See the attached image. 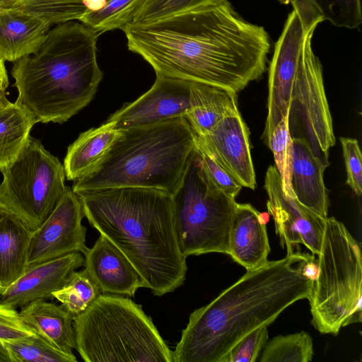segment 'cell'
I'll return each mask as SVG.
<instances>
[{"label":"cell","mask_w":362,"mask_h":362,"mask_svg":"<svg viewBox=\"0 0 362 362\" xmlns=\"http://www.w3.org/2000/svg\"><path fill=\"white\" fill-rule=\"evenodd\" d=\"M129 51L156 74L235 93L266 70L270 40L262 26L242 18L219 0L123 30Z\"/></svg>","instance_id":"1"},{"label":"cell","mask_w":362,"mask_h":362,"mask_svg":"<svg viewBox=\"0 0 362 362\" xmlns=\"http://www.w3.org/2000/svg\"><path fill=\"white\" fill-rule=\"evenodd\" d=\"M317 274L314 255L294 252L247 272L192 312L173 362H221L243 337L268 326L288 306L308 299Z\"/></svg>","instance_id":"2"},{"label":"cell","mask_w":362,"mask_h":362,"mask_svg":"<svg viewBox=\"0 0 362 362\" xmlns=\"http://www.w3.org/2000/svg\"><path fill=\"white\" fill-rule=\"evenodd\" d=\"M84 216L129 260L156 296L173 292L185 280L172 195L148 187H119L74 192Z\"/></svg>","instance_id":"3"},{"label":"cell","mask_w":362,"mask_h":362,"mask_svg":"<svg viewBox=\"0 0 362 362\" xmlns=\"http://www.w3.org/2000/svg\"><path fill=\"white\" fill-rule=\"evenodd\" d=\"M269 66L268 113L263 139L267 144L276 124L288 116L292 139H302L329 165L335 144L325 94L322 67L312 49V37L323 18L308 0L292 4Z\"/></svg>","instance_id":"4"},{"label":"cell","mask_w":362,"mask_h":362,"mask_svg":"<svg viewBox=\"0 0 362 362\" xmlns=\"http://www.w3.org/2000/svg\"><path fill=\"white\" fill-rule=\"evenodd\" d=\"M98 37L76 21L50 28L35 53L13 62L15 103L42 123L65 122L83 109L103 76L97 62Z\"/></svg>","instance_id":"5"},{"label":"cell","mask_w":362,"mask_h":362,"mask_svg":"<svg viewBox=\"0 0 362 362\" xmlns=\"http://www.w3.org/2000/svg\"><path fill=\"white\" fill-rule=\"evenodd\" d=\"M98 164L74 181L72 190L119 187L162 189L180 185L195 151V134L185 117L119 130Z\"/></svg>","instance_id":"6"},{"label":"cell","mask_w":362,"mask_h":362,"mask_svg":"<svg viewBox=\"0 0 362 362\" xmlns=\"http://www.w3.org/2000/svg\"><path fill=\"white\" fill-rule=\"evenodd\" d=\"M76 349L86 362H173V351L141 307L102 293L74 317Z\"/></svg>","instance_id":"7"},{"label":"cell","mask_w":362,"mask_h":362,"mask_svg":"<svg viewBox=\"0 0 362 362\" xmlns=\"http://www.w3.org/2000/svg\"><path fill=\"white\" fill-rule=\"evenodd\" d=\"M317 257L308 299L311 323L320 333L337 335L342 327L361 322L360 246L341 222L327 217Z\"/></svg>","instance_id":"8"},{"label":"cell","mask_w":362,"mask_h":362,"mask_svg":"<svg viewBox=\"0 0 362 362\" xmlns=\"http://www.w3.org/2000/svg\"><path fill=\"white\" fill-rule=\"evenodd\" d=\"M172 200L177 239L186 258L210 252L228 255L229 230L237 202L209 180L196 148Z\"/></svg>","instance_id":"9"},{"label":"cell","mask_w":362,"mask_h":362,"mask_svg":"<svg viewBox=\"0 0 362 362\" xmlns=\"http://www.w3.org/2000/svg\"><path fill=\"white\" fill-rule=\"evenodd\" d=\"M0 171V204L32 231L52 214L67 187L64 165L31 136L19 155Z\"/></svg>","instance_id":"10"},{"label":"cell","mask_w":362,"mask_h":362,"mask_svg":"<svg viewBox=\"0 0 362 362\" xmlns=\"http://www.w3.org/2000/svg\"><path fill=\"white\" fill-rule=\"evenodd\" d=\"M78 197L69 187L57 206L44 223L32 232L28 264H35L71 252L84 255L86 228Z\"/></svg>","instance_id":"11"},{"label":"cell","mask_w":362,"mask_h":362,"mask_svg":"<svg viewBox=\"0 0 362 362\" xmlns=\"http://www.w3.org/2000/svg\"><path fill=\"white\" fill-rule=\"evenodd\" d=\"M264 188L268 195L267 206L273 216L276 232L287 255L295 251L293 247L304 245L313 255L320 251L325 219L302 205L296 197H290L283 192L281 181L275 166L267 169Z\"/></svg>","instance_id":"12"},{"label":"cell","mask_w":362,"mask_h":362,"mask_svg":"<svg viewBox=\"0 0 362 362\" xmlns=\"http://www.w3.org/2000/svg\"><path fill=\"white\" fill-rule=\"evenodd\" d=\"M191 83L156 74V81L148 91L124 104L107 121L117 130H122L185 117L189 107Z\"/></svg>","instance_id":"13"},{"label":"cell","mask_w":362,"mask_h":362,"mask_svg":"<svg viewBox=\"0 0 362 362\" xmlns=\"http://www.w3.org/2000/svg\"><path fill=\"white\" fill-rule=\"evenodd\" d=\"M195 139L238 184L255 189L249 129L238 109L227 114L209 134H195Z\"/></svg>","instance_id":"14"},{"label":"cell","mask_w":362,"mask_h":362,"mask_svg":"<svg viewBox=\"0 0 362 362\" xmlns=\"http://www.w3.org/2000/svg\"><path fill=\"white\" fill-rule=\"evenodd\" d=\"M84 264L78 252L28 265L23 274L0 295V303L21 308L36 300L53 298V293L63 288L71 274Z\"/></svg>","instance_id":"15"},{"label":"cell","mask_w":362,"mask_h":362,"mask_svg":"<svg viewBox=\"0 0 362 362\" xmlns=\"http://www.w3.org/2000/svg\"><path fill=\"white\" fill-rule=\"evenodd\" d=\"M84 255V266L103 293L134 296L144 281L125 256L100 235Z\"/></svg>","instance_id":"16"},{"label":"cell","mask_w":362,"mask_h":362,"mask_svg":"<svg viewBox=\"0 0 362 362\" xmlns=\"http://www.w3.org/2000/svg\"><path fill=\"white\" fill-rule=\"evenodd\" d=\"M229 252L246 270L265 264L270 252L267 228L261 214L250 204H238L229 230Z\"/></svg>","instance_id":"17"},{"label":"cell","mask_w":362,"mask_h":362,"mask_svg":"<svg viewBox=\"0 0 362 362\" xmlns=\"http://www.w3.org/2000/svg\"><path fill=\"white\" fill-rule=\"evenodd\" d=\"M292 144L291 184L295 197L302 205L326 219L329 199L324 172L328 165L315 156L305 140L292 139Z\"/></svg>","instance_id":"18"},{"label":"cell","mask_w":362,"mask_h":362,"mask_svg":"<svg viewBox=\"0 0 362 362\" xmlns=\"http://www.w3.org/2000/svg\"><path fill=\"white\" fill-rule=\"evenodd\" d=\"M51 26L21 9L0 6V57L14 62L35 53Z\"/></svg>","instance_id":"19"},{"label":"cell","mask_w":362,"mask_h":362,"mask_svg":"<svg viewBox=\"0 0 362 362\" xmlns=\"http://www.w3.org/2000/svg\"><path fill=\"white\" fill-rule=\"evenodd\" d=\"M24 324L59 351L76 358L74 316L62 305L36 300L21 308Z\"/></svg>","instance_id":"20"},{"label":"cell","mask_w":362,"mask_h":362,"mask_svg":"<svg viewBox=\"0 0 362 362\" xmlns=\"http://www.w3.org/2000/svg\"><path fill=\"white\" fill-rule=\"evenodd\" d=\"M32 232L17 215L0 204V295L26 269Z\"/></svg>","instance_id":"21"},{"label":"cell","mask_w":362,"mask_h":362,"mask_svg":"<svg viewBox=\"0 0 362 362\" xmlns=\"http://www.w3.org/2000/svg\"><path fill=\"white\" fill-rule=\"evenodd\" d=\"M237 93L199 82L191 83L185 119L198 136L209 134L228 113L238 110Z\"/></svg>","instance_id":"22"},{"label":"cell","mask_w":362,"mask_h":362,"mask_svg":"<svg viewBox=\"0 0 362 362\" xmlns=\"http://www.w3.org/2000/svg\"><path fill=\"white\" fill-rule=\"evenodd\" d=\"M119 132L112 122L106 121L98 127L80 134L68 147L64 160L67 180L74 181L95 168L107 152Z\"/></svg>","instance_id":"23"},{"label":"cell","mask_w":362,"mask_h":362,"mask_svg":"<svg viewBox=\"0 0 362 362\" xmlns=\"http://www.w3.org/2000/svg\"><path fill=\"white\" fill-rule=\"evenodd\" d=\"M37 122L24 107L10 103L0 110V168L21 153Z\"/></svg>","instance_id":"24"},{"label":"cell","mask_w":362,"mask_h":362,"mask_svg":"<svg viewBox=\"0 0 362 362\" xmlns=\"http://www.w3.org/2000/svg\"><path fill=\"white\" fill-rule=\"evenodd\" d=\"M145 0H105L103 6L86 11L78 21L92 28L99 35L116 29L123 30L130 24Z\"/></svg>","instance_id":"25"},{"label":"cell","mask_w":362,"mask_h":362,"mask_svg":"<svg viewBox=\"0 0 362 362\" xmlns=\"http://www.w3.org/2000/svg\"><path fill=\"white\" fill-rule=\"evenodd\" d=\"M84 0H15L6 6L21 9L49 25L78 21L85 13Z\"/></svg>","instance_id":"26"},{"label":"cell","mask_w":362,"mask_h":362,"mask_svg":"<svg viewBox=\"0 0 362 362\" xmlns=\"http://www.w3.org/2000/svg\"><path fill=\"white\" fill-rule=\"evenodd\" d=\"M99 286L87 270L74 272L66 285L53 293V298L74 317L83 313L100 294Z\"/></svg>","instance_id":"27"},{"label":"cell","mask_w":362,"mask_h":362,"mask_svg":"<svg viewBox=\"0 0 362 362\" xmlns=\"http://www.w3.org/2000/svg\"><path fill=\"white\" fill-rule=\"evenodd\" d=\"M313 356L311 337L302 331L280 335L267 344L262 354L261 362H308Z\"/></svg>","instance_id":"28"},{"label":"cell","mask_w":362,"mask_h":362,"mask_svg":"<svg viewBox=\"0 0 362 362\" xmlns=\"http://www.w3.org/2000/svg\"><path fill=\"white\" fill-rule=\"evenodd\" d=\"M13 362H76L52 346L36 334L25 337L3 341Z\"/></svg>","instance_id":"29"},{"label":"cell","mask_w":362,"mask_h":362,"mask_svg":"<svg viewBox=\"0 0 362 362\" xmlns=\"http://www.w3.org/2000/svg\"><path fill=\"white\" fill-rule=\"evenodd\" d=\"M267 144L273 152L275 167L280 175L284 193L288 197H296L291 184L293 144L287 115L276 124Z\"/></svg>","instance_id":"30"},{"label":"cell","mask_w":362,"mask_h":362,"mask_svg":"<svg viewBox=\"0 0 362 362\" xmlns=\"http://www.w3.org/2000/svg\"><path fill=\"white\" fill-rule=\"evenodd\" d=\"M324 21L337 27L354 29L362 23L361 0H308Z\"/></svg>","instance_id":"31"},{"label":"cell","mask_w":362,"mask_h":362,"mask_svg":"<svg viewBox=\"0 0 362 362\" xmlns=\"http://www.w3.org/2000/svg\"><path fill=\"white\" fill-rule=\"evenodd\" d=\"M217 1L219 0H145L136 11L132 23L153 21Z\"/></svg>","instance_id":"32"},{"label":"cell","mask_w":362,"mask_h":362,"mask_svg":"<svg viewBox=\"0 0 362 362\" xmlns=\"http://www.w3.org/2000/svg\"><path fill=\"white\" fill-rule=\"evenodd\" d=\"M267 326L257 327L239 340L221 362H255L266 345L269 334Z\"/></svg>","instance_id":"33"},{"label":"cell","mask_w":362,"mask_h":362,"mask_svg":"<svg viewBox=\"0 0 362 362\" xmlns=\"http://www.w3.org/2000/svg\"><path fill=\"white\" fill-rule=\"evenodd\" d=\"M196 151L203 169L212 183L226 194L235 198L242 187L197 141Z\"/></svg>","instance_id":"34"},{"label":"cell","mask_w":362,"mask_h":362,"mask_svg":"<svg viewBox=\"0 0 362 362\" xmlns=\"http://www.w3.org/2000/svg\"><path fill=\"white\" fill-rule=\"evenodd\" d=\"M343 156L347 174L346 184L355 194H362V162L361 152L356 139L341 137Z\"/></svg>","instance_id":"35"},{"label":"cell","mask_w":362,"mask_h":362,"mask_svg":"<svg viewBox=\"0 0 362 362\" xmlns=\"http://www.w3.org/2000/svg\"><path fill=\"white\" fill-rule=\"evenodd\" d=\"M33 334L16 309L0 303V339L9 341Z\"/></svg>","instance_id":"36"},{"label":"cell","mask_w":362,"mask_h":362,"mask_svg":"<svg viewBox=\"0 0 362 362\" xmlns=\"http://www.w3.org/2000/svg\"><path fill=\"white\" fill-rule=\"evenodd\" d=\"M8 86V78L4 61L0 57V88L5 90Z\"/></svg>","instance_id":"37"},{"label":"cell","mask_w":362,"mask_h":362,"mask_svg":"<svg viewBox=\"0 0 362 362\" xmlns=\"http://www.w3.org/2000/svg\"><path fill=\"white\" fill-rule=\"evenodd\" d=\"M0 362H13L10 353L1 339H0Z\"/></svg>","instance_id":"38"},{"label":"cell","mask_w":362,"mask_h":362,"mask_svg":"<svg viewBox=\"0 0 362 362\" xmlns=\"http://www.w3.org/2000/svg\"><path fill=\"white\" fill-rule=\"evenodd\" d=\"M10 102L6 95V90L0 88V110L8 105Z\"/></svg>","instance_id":"39"},{"label":"cell","mask_w":362,"mask_h":362,"mask_svg":"<svg viewBox=\"0 0 362 362\" xmlns=\"http://www.w3.org/2000/svg\"><path fill=\"white\" fill-rule=\"evenodd\" d=\"M277 1H279L282 4H292L296 0H277Z\"/></svg>","instance_id":"40"},{"label":"cell","mask_w":362,"mask_h":362,"mask_svg":"<svg viewBox=\"0 0 362 362\" xmlns=\"http://www.w3.org/2000/svg\"><path fill=\"white\" fill-rule=\"evenodd\" d=\"M15 0H0V6H5Z\"/></svg>","instance_id":"41"}]
</instances>
